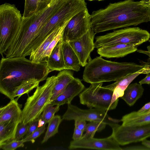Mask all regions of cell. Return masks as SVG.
<instances>
[{"instance_id":"484cf974","label":"cell","mask_w":150,"mask_h":150,"mask_svg":"<svg viewBox=\"0 0 150 150\" xmlns=\"http://www.w3.org/2000/svg\"><path fill=\"white\" fill-rule=\"evenodd\" d=\"M41 81L38 80L33 79L26 81L17 87L13 94V99L16 97L18 98L25 94H28L33 89L39 86Z\"/></svg>"},{"instance_id":"ac0fdd59","label":"cell","mask_w":150,"mask_h":150,"mask_svg":"<svg viewBox=\"0 0 150 150\" xmlns=\"http://www.w3.org/2000/svg\"><path fill=\"white\" fill-rule=\"evenodd\" d=\"M22 110L17 102L13 99L5 106L0 109V123L12 121L16 122H22Z\"/></svg>"},{"instance_id":"603a6c76","label":"cell","mask_w":150,"mask_h":150,"mask_svg":"<svg viewBox=\"0 0 150 150\" xmlns=\"http://www.w3.org/2000/svg\"><path fill=\"white\" fill-rule=\"evenodd\" d=\"M142 85L137 83L129 84L120 98L129 106H133L143 94L144 89Z\"/></svg>"},{"instance_id":"b9f144b4","label":"cell","mask_w":150,"mask_h":150,"mask_svg":"<svg viewBox=\"0 0 150 150\" xmlns=\"http://www.w3.org/2000/svg\"><path fill=\"white\" fill-rule=\"evenodd\" d=\"M46 124L45 122L40 117L39 118L38 127L40 128Z\"/></svg>"},{"instance_id":"8992f818","label":"cell","mask_w":150,"mask_h":150,"mask_svg":"<svg viewBox=\"0 0 150 150\" xmlns=\"http://www.w3.org/2000/svg\"><path fill=\"white\" fill-rule=\"evenodd\" d=\"M56 76L47 78L45 83L36 88L33 94L28 96L22 110V122L28 124L39 118L47 105L51 102Z\"/></svg>"},{"instance_id":"7bdbcfd3","label":"cell","mask_w":150,"mask_h":150,"mask_svg":"<svg viewBox=\"0 0 150 150\" xmlns=\"http://www.w3.org/2000/svg\"><path fill=\"white\" fill-rule=\"evenodd\" d=\"M141 1L146 5L150 7V0H142Z\"/></svg>"},{"instance_id":"e575fe53","label":"cell","mask_w":150,"mask_h":150,"mask_svg":"<svg viewBox=\"0 0 150 150\" xmlns=\"http://www.w3.org/2000/svg\"><path fill=\"white\" fill-rule=\"evenodd\" d=\"M74 121L75 127L83 132H85L87 125L86 121L81 119H77Z\"/></svg>"},{"instance_id":"ba28073f","label":"cell","mask_w":150,"mask_h":150,"mask_svg":"<svg viewBox=\"0 0 150 150\" xmlns=\"http://www.w3.org/2000/svg\"><path fill=\"white\" fill-rule=\"evenodd\" d=\"M150 38V33L146 30L137 27L127 28L97 36L94 42L95 47L97 49L119 44L133 45L138 46Z\"/></svg>"},{"instance_id":"3957f363","label":"cell","mask_w":150,"mask_h":150,"mask_svg":"<svg viewBox=\"0 0 150 150\" xmlns=\"http://www.w3.org/2000/svg\"><path fill=\"white\" fill-rule=\"evenodd\" d=\"M67 0H52L45 9L23 18L19 31L8 49L17 57H25L28 48L48 20L62 6Z\"/></svg>"},{"instance_id":"ffe728a7","label":"cell","mask_w":150,"mask_h":150,"mask_svg":"<svg viewBox=\"0 0 150 150\" xmlns=\"http://www.w3.org/2000/svg\"><path fill=\"white\" fill-rule=\"evenodd\" d=\"M56 83L52 92L51 102L64 91L74 78L73 73L70 70L68 69L60 71L56 76Z\"/></svg>"},{"instance_id":"836d02e7","label":"cell","mask_w":150,"mask_h":150,"mask_svg":"<svg viewBox=\"0 0 150 150\" xmlns=\"http://www.w3.org/2000/svg\"><path fill=\"white\" fill-rule=\"evenodd\" d=\"M39 118L34 120L28 124V131L26 136L31 134L38 128Z\"/></svg>"},{"instance_id":"d590c367","label":"cell","mask_w":150,"mask_h":150,"mask_svg":"<svg viewBox=\"0 0 150 150\" xmlns=\"http://www.w3.org/2000/svg\"><path fill=\"white\" fill-rule=\"evenodd\" d=\"M83 132L79 129L75 127L72 139L74 140H77L80 139L83 136Z\"/></svg>"},{"instance_id":"52a82bcc","label":"cell","mask_w":150,"mask_h":150,"mask_svg":"<svg viewBox=\"0 0 150 150\" xmlns=\"http://www.w3.org/2000/svg\"><path fill=\"white\" fill-rule=\"evenodd\" d=\"M23 16L15 5L5 3L0 6V53L10 47L21 26Z\"/></svg>"},{"instance_id":"30bf717a","label":"cell","mask_w":150,"mask_h":150,"mask_svg":"<svg viewBox=\"0 0 150 150\" xmlns=\"http://www.w3.org/2000/svg\"><path fill=\"white\" fill-rule=\"evenodd\" d=\"M67 105V109L62 116V120L81 119L90 122H98L108 125L112 128L121 121V120L110 117L107 111L95 108L82 109L71 103Z\"/></svg>"},{"instance_id":"4316f807","label":"cell","mask_w":150,"mask_h":150,"mask_svg":"<svg viewBox=\"0 0 150 150\" xmlns=\"http://www.w3.org/2000/svg\"><path fill=\"white\" fill-rule=\"evenodd\" d=\"M62 120L60 116L56 115L49 122L47 130L42 143L46 142L50 138L58 133L59 127Z\"/></svg>"},{"instance_id":"83f0119b","label":"cell","mask_w":150,"mask_h":150,"mask_svg":"<svg viewBox=\"0 0 150 150\" xmlns=\"http://www.w3.org/2000/svg\"><path fill=\"white\" fill-rule=\"evenodd\" d=\"M106 125L104 123L98 122H90L87 124L85 131L86 133L82 137H93L96 132L101 131L105 128Z\"/></svg>"},{"instance_id":"4fadbf2b","label":"cell","mask_w":150,"mask_h":150,"mask_svg":"<svg viewBox=\"0 0 150 150\" xmlns=\"http://www.w3.org/2000/svg\"><path fill=\"white\" fill-rule=\"evenodd\" d=\"M69 148L70 149H85L103 150H122L120 145L112 135L103 139L93 137H82L77 140L71 142Z\"/></svg>"},{"instance_id":"2e32d148","label":"cell","mask_w":150,"mask_h":150,"mask_svg":"<svg viewBox=\"0 0 150 150\" xmlns=\"http://www.w3.org/2000/svg\"><path fill=\"white\" fill-rule=\"evenodd\" d=\"M84 88L85 86L81 80L78 78H74L64 91L51 103L54 105L59 106L71 103L73 98L79 94Z\"/></svg>"},{"instance_id":"d6a6232c","label":"cell","mask_w":150,"mask_h":150,"mask_svg":"<svg viewBox=\"0 0 150 150\" xmlns=\"http://www.w3.org/2000/svg\"><path fill=\"white\" fill-rule=\"evenodd\" d=\"M24 143L22 139L18 140H14L3 145L0 148L4 150H15L18 148L23 147Z\"/></svg>"},{"instance_id":"f6af8a7d","label":"cell","mask_w":150,"mask_h":150,"mask_svg":"<svg viewBox=\"0 0 150 150\" xmlns=\"http://www.w3.org/2000/svg\"><path fill=\"white\" fill-rule=\"evenodd\" d=\"M88 0L89 1H94V0H96V1H103L104 0Z\"/></svg>"},{"instance_id":"74e56055","label":"cell","mask_w":150,"mask_h":150,"mask_svg":"<svg viewBox=\"0 0 150 150\" xmlns=\"http://www.w3.org/2000/svg\"><path fill=\"white\" fill-rule=\"evenodd\" d=\"M150 109V106L149 103L146 104L143 107L136 112L139 114L145 112Z\"/></svg>"},{"instance_id":"277c9868","label":"cell","mask_w":150,"mask_h":150,"mask_svg":"<svg viewBox=\"0 0 150 150\" xmlns=\"http://www.w3.org/2000/svg\"><path fill=\"white\" fill-rule=\"evenodd\" d=\"M148 64L107 60L100 56L89 60L85 66L83 80L91 84L117 81L137 72Z\"/></svg>"},{"instance_id":"9c48e42d","label":"cell","mask_w":150,"mask_h":150,"mask_svg":"<svg viewBox=\"0 0 150 150\" xmlns=\"http://www.w3.org/2000/svg\"><path fill=\"white\" fill-rule=\"evenodd\" d=\"M103 83L91 84L79 94L80 103L92 108L108 111L115 109L118 104L112 103L113 91L102 86Z\"/></svg>"},{"instance_id":"6da1fadb","label":"cell","mask_w":150,"mask_h":150,"mask_svg":"<svg viewBox=\"0 0 150 150\" xmlns=\"http://www.w3.org/2000/svg\"><path fill=\"white\" fill-rule=\"evenodd\" d=\"M91 16V27L96 34L149 22L150 7L142 1L125 0L110 3Z\"/></svg>"},{"instance_id":"7dc6e473","label":"cell","mask_w":150,"mask_h":150,"mask_svg":"<svg viewBox=\"0 0 150 150\" xmlns=\"http://www.w3.org/2000/svg\"><path fill=\"white\" fill-rule=\"evenodd\" d=\"M149 42H150V40H149Z\"/></svg>"},{"instance_id":"f1b7e54d","label":"cell","mask_w":150,"mask_h":150,"mask_svg":"<svg viewBox=\"0 0 150 150\" xmlns=\"http://www.w3.org/2000/svg\"><path fill=\"white\" fill-rule=\"evenodd\" d=\"M66 25L62 28L58 34L51 42L42 55L40 61V63L46 62L47 58L50 56L52 50L59 41L62 38L64 30Z\"/></svg>"},{"instance_id":"4dcf8cb0","label":"cell","mask_w":150,"mask_h":150,"mask_svg":"<svg viewBox=\"0 0 150 150\" xmlns=\"http://www.w3.org/2000/svg\"><path fill=\"white\" fill-rule=\"evenodd\" d=\"M45 125H44L42 127L39 128L38 129L33 132L31 134L28 136L22 139L24 142H31L34 143L35 139L39 137L44 132L45 129Z\"/></svg>"},{"instance_id":"5bb4252c","label":"cell","mask_w":150,"mask_h":150,"mask_svg":"<svg viewBox=\"0 0 150 150\" xmlns=\"http://www.w3.org/2000/svg\"><path fill=\"white\" fill-rule=\"evenodd\" d=\"M95 34L91 28L81 37L69 42L82 67H85L87 63L90 54L95 48L94 39Z\"/></svg>"},{"instance_id":"cb8c5ba5","label":"cell","mask_w":150,"mask_h":150,"mask_svg":"<svg viewBox=\"0 0 150 150\" xmlns=\"http://www.w3.org/2000/svg\"><path fill=\"white\" fill-rule=\"evenodd\" d=\"M122 125L136 126L150 124V112L147 113H137L132 112L123 116L121 119Z\"/></svg>"},{"instance_id":"9a60e30c","label":"cell","mask_w":150,"mask_h":150,"mask_svg":"<svg viewBox=\"0 0 150 150\" xmlns=\"http://www.w3.org/2000/svg\"><path fill=\"white\" fill-rule=\"evenodd\" d=\"M148 73H150V65L148 64L136 72L124 77L112 84L103 86L113 91L112 103H118V98L123 96L125 90L131 82L140 74Z\"/></svg>"},{"instance_id":"1f68e13d","label":"cell","mask_w":150,"mask_h":150,"mask_svg":"<svg viewBox=\"0 0 150 150\" xmlns=\"http://www.w3.org/2000/svg\"><path fill=\"white\" fill-rule=\"evenodd\" d=\"M28 125V124H24L22 122L18 124L17 127L14 140H21V139L26 134Z\"/></svg>"},{"instance_id":"7402d4cb","label":"cell","mask_w":150,"mask_h":150,"mask_svg":"<svg viewBox=\"0 0 150 150\" xmlns=\"http://www.w3.org/2000/svg\"><path fill=\"white\" fill-rule=\"evenodd\" d=\"M19 123L10 120L0 123V147L15 139Z\"/></svg>"},{"instance_id":"7c38bea8","label":"cell","mask_w":150,"mask_h":150,"mask_svg":"<svg viewBox=\"0 0 150 150\" xmlns=\"http://www.w3.org/2000/svg\"><path fill=\"white\" fill-rule=\"evenodd\" d=\"M91 16L86 8L74 16L69 21L63 31V42L75 40L86 33L91 27Z\"/></svg>"},{"instance_id":"8d00e7d4","label":"cell","mask_w":150,"mask_h":150,"mask_svg":"<svg viewBox=\"0 0 150 150\" xmlns=\"http://www.w3.org/2000/svg\"><path fill=\"white\" fill-rule=\"evenodd\" d=\"M122 150H150V149L144 146H134L122 148Z\"/></svg>"},{"instance_id":"e0dca14e","label":"cell","mask_w":150,"mask_h":150,"mask_svg":"<svg viewBox=\"0 0 150 150\" xmlns=\"http://www.w3.org/2000/svg\"><path fill=\"white\" fill-rule=\"evenodd\" d=\"M137 46L126 44H119L101 47L97 49L100 56L107 58H120L134 52L138 50Z\"/></svg>"},{"instance_id":"5b68a950","label":"cell","mask_w":150,"mask_h":150,"mask_svg":"<svg viewBox=\"0 0 150 150\" xmlns=\"http://www.w3.org/2000/svg\"><path fill=\"white\" fill-rule=\"evenodd\" d=\"M86 8L87 4L85 0H67L33 39L27 49L25 57L30 56L57 28L68 22L74 16Z\"/></svg>"},{"instance_id":"7a4b0ae2","label":"cell","mask_w":150,"mask_h":150,"mask_svg":"<svg viewBox=\"0 0 150 150\" xmlns=\"http://www.w3.org/2000/svg\"><path fill=\"white\" fill-rule=\"evenodd\" d=\"M51 71L46 62L37 63L25 57H2L0 63V91L11 100L15 89L33 79L41 82Z\"/></svg>"},{"instance_id":"ee69618b","label":"cell","mask_w":150,"mask_h":150,"mask_svg":"<svg viewBox=\"0 0 150 150\" xmlns=\"http://www.w3.org/2000/svg\"><path fill=\"white\" fill-rule=\"evenodd\" d=\"M150 112V109L148 111H146V112H144L143 113H148V112ZM140 114H141V113H140Z\"/></svg>"},{"instance_id":"44dd1931","label":"cell","mask_w":150,"mask_h":150,"mask_svg":"<svg viewBox=\"0 0 150 150\" xmlns=\"http://www.w3.org/2000/svg\"><path fill=\"white\" fill-rule=\"evenodd\" d=\"M62 50L66 69L79 71L81 66L79 60L69 42H63Z\"/></svg>"},{"instance_id":"f546056e","label":"cell","mask_w":150,"mask_h":150,"mask_svg":"<svg viewBox=\"0 0 150 150\" xmlns=\"http://www.w3.org/2000/svg\"><path fill=\"white\" fill-rule=\"evenodd\" d=\"M59 109V106L54 105L51 103H49L46 106L40 117L43 120L46 124L48 123Z\"/></svg>"},{"instance_id":"8fae6325","label":"cell","mask_w":150,"mask_h":150,"mask_svg":"<svg viewBox=\"0 0 150 150\" xmlns=\"http://www.w3.org/2000/svg\"><path fill=\"white\" fill-rule=\"evenodd\" d=\"M112 129L111 135L120 145L142 141L150 137V124L136 126L118 124Z\"/></svg>"},{"instance_id":"ab89813d","label":"cell","mask_w":150,"mask_h":150,"mask_svg":"<svg viewBox=\"0 0 150 150\" xmlns=\"http://www.w3.org/2000/svg\"><path fill=\"white\" fill-rule=\"evenodd\" d=\"M138 52L145 54L148 56L150 59V45L147 47V50H144L141 49L137 50V51Z\"/></svg>"},{"instance_id":"d4e9b609","label":"cell","mask_w":150,"mask_h":150,"mask_svg":"<svg viewBox=\"0 0 150 150\" xmlns=\"http://www.w3.org/2000/svg\"><path fill=\"white\" fill-rule=\"evenodd\" d=\"M68 22L62 25L59 26L48 36L40 45L31 53L29 56V59L36 62L40 63V61L42 55L51 42L58 34L62 28L66 25Z\"/></svg>"},{"instance_id":"60d3db41","label":"cell","mask_w":150,"mask_h":150,"mask_svg":"<svg viewBox=\"0 0 150 150\" xmlns=\"http://www.w3.org/2000/svg\"><path fill=\"white\" fill-rule=\"evenodd\" d=\"M142 143L144 146L150 149V140L144 139L142 141Z\"/></svg>"},{"instance_id":"bcb514c9","label":"cell","mask_w":150,"mask_h":150,"mask_svg":"<svg viewBox=\"0 0 150 150\" xmlns=\"http://www.w3.org/2000/svg\"><path fill=\"white\" fill-rule=\"evenodd\" d=\"M149 105H150V102H149Z\"/></svg>"},{"instance_id":"f35d334b","label":"cell","mask_w":150,"mask_h":150,"mask_svg":"<svg viewBox=\"0 0 150 150\" xmlns=\"http://www.w3.org/2000/svg\"><path fill=\"white\" fill-rule=\"evenodd\" d=\"M150 73L147 74L146 76L139 82L141 85L146 84H150Z\"/></svg>"},{"instance_id":"d6986e66","label":"cell","mask_w":150,"mask_h":150,"mask_svg":"<svg viewBox=\"0 0 150 150\" xmlns=\"http://www.w3.org/2000/svg\"><path fill=\"white\" fill-rule=\"evenodd\" d=\"M62 38L59 41L47 59L46 62L49 69L61 71L66 69L62 50Z\"/></svg>"}]
</instances>
